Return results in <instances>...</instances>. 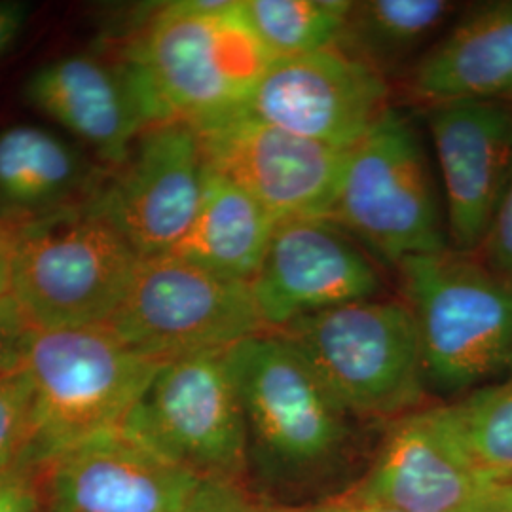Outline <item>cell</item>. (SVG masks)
I'll list each match as a JSON object with an SVG mask.
<instances>
[{
    "mask_svg": "<svg viewBox=\"0 0 512 512\" xmlns=\"http://www.w3.org/2000/svg\"><path fill=\"white\" fill-rule=\"evenodd\" d=\"M126 54L169 120L198 128L245 109L274 55L241 0H181L154 12Z\"/></svg>",
    "mask_w": 512,
    "mask_h": 512,
    "instance_id": "obj_1",
    "label": "cell"
},
{
    "mask_svg": "<svg viewBox=\"0 0 512 512\" xmlns=\"http://www.w3.org/2000/svg\"><path fill=\"white\" fill-rule=\"evenodd\" d=\"M160 365L107 325L35 330L25 361L33 414L21 469L38 473L61 452L120 429Z\"/></svg>",
    "mask_w": 512,
    "mask_h": 512,
    "instance_id": "obj_2",
    "label": "cell"
},
{
    "mask_svg": "<svg viewBox=\"0 0 512 512\" xmlns=\"http://www.w3.org/2000/svg\"><path fill=\"white\" fill-rule=\"evenodd\" d=\"M224 355L258 475L291 486L336 463L348 442L349 414L289 340L262 332Z\"/></svg>",
    "mask_w": 512,
    "mask_h": 512,
    "instance_id": "obj_3",
    "label": "cell"
},
{
    "mask_svg": "<svg viewBox=\"0 0 512 512\" xmlns=\"http://www.w3.org/2000/svg\"><path fill=\"white\" fill-rule=\"evenodd\" d=\"M141 256L86 202L16 222L10 296L38 330L107 325Z\"/></svg>",
    "mask_w": 512,
    "mask_h": 512,
    "instance_id": "obj_4",
    "label": "cell"
},
{
    "mask_svg": "<svg viewBox=\"0 0 512 512\" xmlns=\"http://www.w3.org/2000/svg\"><path fill=\"white\" fill-rule=\"evenodd\" d=\"M327 219L393 266L450 251L431 165L418 129L403 112L391 107L349 148Z\"/></svg>",
    "mask_w": 512,
    "mask_h": 512,
    "instance_id": "obj_5",
    "label": "cell"
},
{
    "mask_svg": "<svg viewBox=\"0 0 512 512\" xmlns=\"http://www.w3.org/2000/svg\"><path fill=\"white\" fill-rule=\"evenodd\" d=\"M302 353L349 416L399 418L427 387L420 329L403 300H361L277 330Z\"/></svg>",
    "mask_w": 512,
    "mask_h": 512,
    "instance_id": "obj_6",
    "label": "cell"
},
{
    "mask_svg": "<svg viewBox=\"0 0 512 512\" xmlns=\"http://www.w3.org/2000/svg\"><path fill=\"white\" fill-rule=\"evenodd\" d=\"M397 268L429 384L454 393L511 376V281L454 251L412 256Z\"/></svg>",
    "mask_w": 512,
    "mask_h": 512,
    "instance_id": "obj_7",
    "label": "cell"
},
{
    "mask_svg": "<svg viewBox=\"0 0 512 512\" xmlns=\"http://www.w3.org/2000/svg\"><path fill=\"white\" fill-rule=\"evenodd\" d=\"M224 353L164 361L120 429L200 480L238 482L249 467V435Z\"/></svg>",
    "mask_w": 512,
    "mask_h": 512,
    "instance_id": "obj_8",
    "label": "cell"
},
{
    "mask_svg": "<svg viewBox=\"0 0 512 512\" xmlns=\"http://www.w3.org/2000/svg\"><path fill=\"white\" fill-rule=\"evenodd\" d=\"M107 327L158 363L226 351L268 332L249 283L207 272L175 255L141 258Z\"/></svg>",
    "mask_w": 512,
    "mask_h": 512,
    "instance_id": "obj_9",
    "label": "cell"
},
{
    "mask_svg": "<svg viewBox=\"0 0 512 512\" xmlns=\"http://www.w3.org/2000/svg\"><path fill=\"white\" fill-rule=\"evenodd\" d=\"M205 171L196 128L167 120L135 141L86 203L141 258L169 255L198 215Z\"/></svg>",
    "mask_w": 512,
    "mask_h": 512,
    "instance_id": "obj_10",
    "label": "cell"
},
{
    "mask_svg": "<svg viewBox=\"0 0 512 512\" xmlns=\"http://www.w3.org/2000/svg\"><path fill=\"white\" fill-rule=\"evenodd\" d=\"M389 109L384 74L330 48L274 59L243 110L275 128L349 150Z\"/></svg>",
    "mask_w": 512,
    "mask_h": 512,
    "instance_id": "obj_11",
    "label": "cell"
},
{
    "mask_svg": "<svg viewBox=\"0 0 512 512\" xmlns=\"http://www.w3.org/2000/svg\"><path fill=\"white\" fill-rule=\"evenodd\" d=\"M205 164L275 219L329 215L348 150L315 143L245 110L196 128Z\"/></svg>",
    "mask_w": 512,
    "mask_h": 512,
    "instance_id": "obj_12",
    "label": "cell"
},
{
    "mask_svg": "<svg viewBox=\"0 0 512 512\" xmlns=\"http://www.w3.org/2000/svg\"><path fill=\"white\" fill-rule=\"evenodd\" d=\"M251 285L268 332L317 311L376 298L382 275L374 256L325 217L277 222Z\"/></svg>",
    "mask_w": 512,
    "mask_h": 512,
    "instance_id": "obj_13",
    "label": "cell"
},
{
    "mask_svg": "<svg viewBox=\"0 0 512 512\" xmlns=\"http://www.w3.org/2000/svg\"><path fill=\"white\" fill-rule=\"evenodd\" d=\"M25 99L112 167L148 128L169 120L147 76L128 54L120 59L59 57L29 76Z\"/></svg>",
    "mask_w": 512,
    "mask_h": 512,
    "instance_id": "obj_14",
    "label": "cell"
},
{
    "mask_svg": "<svg viewBox=\"0 0 512 512\" xmlns=\"http://www.w3.org/2000/svg\"><path fill=\"white\" fill-rule=\"evenodd\" d=\"M427 128L444 184L450 251L482 249L512 173V101L427 105Z\"/></svg>",
    "mask_w": 512,
    "mask_h": 512,
    "instance_id": "obj_15",
    "label": "cell"
},
{
    "mask_svg": "<svg viewBox=\"0 0 512 512\" xmlns=\"http://www.w3.org/2000/svg\"><path fill=\"white\" fill-rule=\"evenodd\" d=\"M38 476L44 512H183L202 484L122 429L61 452Z\"/></svg>",
    "mask_w": 512,
    "mask_h": 512,
    "instance_id": "obj_16",
    "label": "cell"
},
{
    "mask_svg": "<svg viewBox=\"0 0 512 512\" xmlns=\"http://www.w3.org/2000/svg\"><path fill=\"white\" fill-rule=\"evenodd\" d=\"M484 484L452 408L435 406L391 421L372 469L351 494L399 512H458Z\"/></svg>",
    "mask_w": 512,
    "mask_h": 512,
    "instance_id": "obj_17",
    "label": "cell"
},
{
    "mask_svg": "<svg viewBox=\"0 0 512 512\" xmlns=\"http://www.w3.org/2000/svg\"><path fill=\"white\" fill-rule=\"evenodd\" d=\"M410 90L427 105L512 101V0L471 10L416 61Z\"/></svg>",
    "mask_w": 512,
    "mask_h": 512,
    "instance_id": "obj_18",
    "label": "cell"
},
{
    "mask_svg": "<svg viewBox=\"0 0 512 512\" xmlns=\"http://www.w3.org/2000/svg\"><path fill=\"white\" fill-rule=\"evenodd\" d=\"M277 222L251 194L207 165L198 215L169 255L207 272L251 283Z\"/></svg>",
    "mask_w": 512,
    "mask_h": 512,
    "instance_id": "obj_19",
    "label": "cell"
},
{
    "mask_svg": "<svg viewBox=\"0 0 512 512\" xmlns=\"http://www.w3.org/2000/svg\"><path fill=\"white\" fill-rule=\"evenodd\" d=\"M99 181L86 156L52 131H0V198L29 217L86 202Z\"/></svg>",
    "mask_w": 512,
    "mask_h": 512,
    "instance_id": "obj_20",
    "label": "cell"
},
{
    "mask_svg": "<svg viewBox=\"0 0 512 512\" xmlns=\"http://www.w3.org/2000/svg\"><path fill=\"white\" fill-rule=\"evenodd\" d=\"M454 12L456 4L446 0L351 2L338 48L385 76L425 54Z\"/></svg>",
    "mask_w": 512,
    "mask_h": 512,
    "instance_id": "obj_21",
    "label": "cell"
},
{
    "mask_svg": "<svg viewBox=\"0 0 512 512\" xmlns=\"http://www.w3.org/2000/svg\"><path fill=\"white\" fill-rule=\"evenodd\" d=\"M349 0H241L243 16L274 59L338 48Z\"/></svg>",
    "mask_w": 512,
    "mask_h": 512,
    "instance_id": "obj_22",
    "label": "cell"
},
{
    "mask_svg": "<svg viewBox=\"0 0 512 512\" xmlns=\"http://www.w3.org/2000/svg\"><path fill=\"white\" fill-rule=\"evenodd\" d=\"M459 440L488 482H512V374L452 404Z\"/></svg>",
    "mask_w": 512,
    "mask_h": 512,
    "instance_id": "obj_23",
    "label": "cell"
},
{
    "mask_svg": "<svg viewBox=\"0 0 512 512\" xmlns=\"http://www.w3.org/2000/svg\"><path fill=\"white\" fill-rule=\"evenodd\" d=\"M33 387L23 370L0 378V478L21 469L31 437Z\"/></svg>",
    "mask_w": 512,
    "mask_h": 512,
    "instance_id": "obj_24",
    "label": "cell"
},
{
    "mask_svg": "<svg viewBox=\"0 0 512 512\" xmlns=\"http://www.w3.org/2000/svg\"><path fill=\"white\" fill-rule=\"evenodd\" d=\"M35 330L10 294L0 298V378L25 368Z\"/></svg>",
    "mask_w": 512,
    "mask_h": 512,
    "instance_id": "obj_25",
    "label": "cell"
},
{
    "mask_svg": "<svg viewBox=\"0 0 512 512\" xmlns=\"http://www.w3.org/2000/svg\"><path fill=\"white\" fill-rule=\"evenodd\" d=\"M480 251L482 264L512 283V173Z\"/></svg>",
    "mask_w": 512,
    "mask_h": 512,
    "instance_id": "obj_26",
    "label": "cell"
},
{
    "mask_svg": "<svg viewBox=\"0 0 512 512\" xmlns=\"http://www.w3.org/2000/svg\"><path fill=\"white\" fill-rule=\"evenodd\" d=\"M183 512H268L245 494L239 482L202 480Z\"/></svg>",
    "mask_w": 512,
    "mask_h": 512,
    "instance_id": "obj_27",
    "label": "cell"
},
{
    "mask_svg": "<svg viewBox=\"0 0 512 512\" xmlns=\"http://www.w3.org/2000/svg\"><path fill=\"white\" fill-rule=\"evenodd\" d=\"M0 512H44L37 471L16 469L0 478Z\"/></svg>",
    "mask_w": 512,
    "mask_h": 512,
    "instance_id": "obj_28",
    "label": "cell"
},
{
    "mask_svg": "<svg viewBox=\"0 0 512 512\" xmlns=\"http://www.w3.org/2000/svg\"><path fill=\"white\" fill-rule=\"evenodd\" d=\"M458 512H512V482H488Z\"/></svg>",
    "mask_w": 512,
    "mask_h": 512,
    "instance_id": "obj_29",
    "label": "cell"
},
{
    "mask_svg": "<svg viewBox=\"0 0 512 512\" xmlns=\"http://www.w3.org/2000/svg\"><path fill=\"white\" fill-rule=\"evenodd\" d=\"M268 512H399L391 507H385L380 503H372L359 499L353 494L332 499L327 503H317V505H308V507H285V509H268Z\"/></svg>",
    "mask_w": 512,
    "mask_h": 512,
    "instance_id": "obj_30",
    "label": "cell"
},
{
    "mask_svg": "<svg viewBox=\"0 0 512 512\" xmlns=\"http://www.w3.org/2000/svg\"><path fill=\"white\" fill-rule=\"evenodd\" d=\"M29 14L27 4L4 0L0 2V55L8 50V46L18 38L25 19Z\"/></svg>",
    "mask_w": 512,
    "mask_h": 512,
    "instance_id": "obj_31",
    "label": "cell"
},
{
    "mask_svg": "<svg viewBox=\"0 0 512 512\" xmlns=\"http://www.w3.org/2000/svg\"><path fill=\"white\" fill-rule=\"evenodd\" d=\"M16 247V222L0 220V298L10 294Z\"/></svg>",
    "mask_w": 512,
    "mask_h": 512,
    "instance_id": "obj_32",
    "label": "cell"
}]
</instances>
